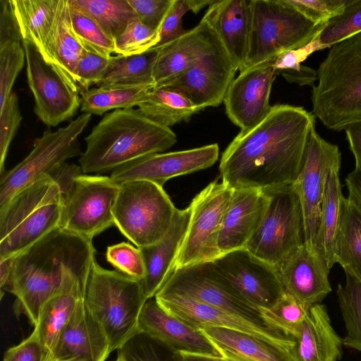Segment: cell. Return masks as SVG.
Masks as SVG:
<instances>
[{"instance_id": "obj_1", "label": "cell", "mask_w": 361, "mask_h": 361, "mask_svg": "<svg viewBox=\"0 0 361 361\" xmlns=\"http://www.w3.org/2000/svg\"><path fill=\"white\" fill-rule=\"evenodd\" d=\"M315 116L302 106H271L265 118L235 136L222 154L219 173L234 189L293 184L299 175Z\"/></svg>"}, {"instance_id": "obj_2", "label": "cell", "mask_w": 361, "mask_h": 361, "mask_svg": "<svg viewBox=\"0 0 361 361\" xmlns=\"http://www.w3.org/2000/svg\"><path fill=\"white\" fill-rule=\"evenodd\" d=\"M96 250L90 240L58 228L15 257L5 290L35 326L46 302L63 288L86 286Z\"/></svg>"}, {"instance_id": "obj_3", "label": "cell", "mask_w": 361, "mask_h": 361, "mask_svg": "<svg viewBox=\"0 0 361 361\" xmlns=\"http://www.w3.org/2000/svg\"><path fill=\"white\" fill-rule=\"evenodd\" d=\"M78 162L83 173L113 171L139 157L162 152L177 141L175 133L133 108L106 114L85 138Z\"/></svg>"}, {"instance_id": "obj_4", "label": "cell", "mask_w": 361, "mask_h": 361, "mask_svg": "<svg viewBox=\"0 0 361 361\" xmlns=\"http://www.w3.org/2000/svg\"><path fill=\"white\" fill-rule=\"evenodd\" d=\"M317 73L314 116L336 131L361 122V32L331 46Z\"/></svg>"}, {"instance_id": "obj_5", "label": "cell", "mask_w": 361, "mask_h": 361, "mask_svg": "<svg viewBox=\"0 0 361 361\" xmlns=\"http://www.w3.org/2000/svg\"><path fill=\"white\" fill-rule=\"evenodd\" d=\"M62 202L59 181L47 175L0 206V259L16 257L60 228Z\"/></svg>"}, {"instance_id": "obj_6", "label": "cell", "mask_w": 361, "mask_h": 361, "mask_svg": "<svg viewBox=\"0 0 361 361\" xmlns=\"http://www.w3.org/2000/svg\"><path fill=\"white\" fill-rule=\"evenodd\" d=\"M147 300L141 281L117 269H106L94 260L84 300L104 331L110 353L139 331V315Z\"/></svg>"}, {"instance_id": "obj_7", "label": "cell", "mask_w": 361, "mask_h": 361, "mask_svg": "<svg viewBox=\"0 0 361 361\" xmlns=\"http://www.w3.org/2000/svg\"><path fill=\"white\" fill-rule=\"evenodd\" d=\"M51 176L63 190L61 228L92 240L115 226L114 207L119 185L110 176L85 174L80 166L66 163Z\"/></svg>"}, {"instance_id": "obj_8", "label": "cell", "mask_w": 361, "mask_h": 361, "mask_svg": "<svg viewBox=\"0 0 361 361\" xmlns=\"http://www.w3.org/2000/svg\"><path fill=\"white\" fill-rule=\"evenodd\" d=\"M327 23H313L286 0H251V26L244 70L307 45Z\"/></svg>"}, {"instance_id": "obj_9", "label": "cell", "mask_w": 361, "mask_h": 361, "mask_svg": "<svg viewBox=\"0 0 361 361\" xmlns=\"http://www.w3.org/2000/svg\"><path fill=\"white\" fill-rule=\"evenodd\" d=\"M176 208L163 187L143 180L123 183L114 207L115 226L137 247L160 240Z\"/></svg>"}, {"instance_id": "obj_10", "label": "cell", "mask_w": 361, "mask_h": 361, "mask_svg": "<svg viewBox=\"0 0 361 361\" xmlns=\"http://www.w3.org/2000/svg\"><path fill=\"white\" fill-rule=\"evenodd\" d=\"M262 190L267 207L245 249L277 269L305 242L302 206L293 184Z\"/></svg>"}, {"instance_id": "obj_11", "label": "cell", "mask_w": 361, "mask_h": 361, "mask_svg": "<svg viewBox=\"0 0 361 361\" xmlns=\"http://www.w3.org/2000/svg\"><path fill=\"white\" fill-rule=\"evenodd\" d=\"M82 113L65 127L45 130L34 140L30 154L15 167L1 174L0 206L15 193L44 176L51 175L66 161L82 154L78 137L91 120Z\"/></svg>"}, {"instance_id": "obj_12", "label": "cell", "mask_w": 361, "mask_h": 361, "mask_svg": "<svg viewBox=\"0 0 361 361\" xmlns=\"http://www.w3.org/2000/svg\"><path fill=\"white\" fill-rule=\"evenodd\" d=\"M233 188L214 180L192 200L188 231L177 256L175 269L214 261L221 254L219 231Z\"/></svg>"}, {"instance_id": "obj_13", "label": "cell", "mask_w": 361, "mask_h": 361, "mask_svg": "<svg viewBox=\"0 0 361 361\" xmlns=\"http://www.w3.org/2000/svg\"><path fill=\"white\" fill-rule=\"evenodd\" d=\"M157 293L178 295L264 323L257 307L233 287L212 261L175 269Z\"/></svg>"}, {"instance_id": "obj_14", "label": "cell", "mask_w": 361, "mask_h": 361, "mask_svg": "<svg viewBox=\"0 0 361 361\" xmlns=\"http://www.w3.org/2000/svg\"><path fill=\"white\" fill-rule=\"evenodd\" d=\"M28 86L35 100L34 112L49 127L71 118L81 104L80 92L73 88L38 49L23 41Z\"/></svg>"}, {"instance_id": "obj_15", "label": "cell", "mask_w": 361, "mask_h": 361, "mask_svg": "<svg viewBox=\"0 0 361 361\" xmlns=\"http://www.w3.org/2000/svg\"><path fill=\"white\" fill-rule=\"evenodd\" d=\"M237 71L215 34L209 48L190 67L157 88L180 94L200 111L224 102Z\"/></svg>"}, {"instance_id": "obj_16", "label": "cell", "mask_w": 361, "mask_h": 361, "mask_svg": "<svg viewBox=\"0 0 361 361\" xmlns=\"http://www.w3.org/2000/svg\"><path fill=\"white\" fill-rule=\"evenodd\" d=\"M338 164H341L338 145L323 139L314 128L308 138L299 175L293 184L300 200L304 240L309 246L315 247L326 176Z\"/></svg>"}, {"instance_id": "obj_17", "label": "cell", "mask_w": 361, "mask_h": 361, "mask_svg": "<svg viewBox=\"0 0 361 361\" xmlns=\"http://www.w3.org/2000/svg\"><path fill=\"white\" fill-rule=\"evenodd\" d=\"M154 298L168 314L194 329H232L254 336L290 352L294 346L293 338L264 323L255 322L178 295L157 293Z\"/></svg>"}, {"instance_id": "obj_18", "label": "cell", "mask_w": 361, "mask_h": 361, "mask_svg": "<svg viewBox=\"0 0 361 361\" xmlns=\"http://www.w3.org/2000/svg\"><path fill=\"white\" fill-rule=\"evenodd\" d=\"M212 262L233 287L256 307H269L285 293L276 267L245 248L223 254Z\"/></svg>"}, {"instance_id": "obj_19", "label": "cell", "mask_w": 361, "mask_h": 361, "mask_svg": "<svg viewBox=\"0 0 361 361\" xmlns=\"http://www.w3.org/2000/svg\"><path fill=\"white\" fill-rule=\"evenodd\" d=\"M218 144H211L187 150L145 155L115 169L110 178L118 185L143 180L161 187L169 179L212 166L218 159Z\"/></svg>"}, {"instance_id": "obj_20", "label": "cell", "mask_w": 361, "mask_h": 361, "mask_svg": "<svg viewBox=\"0 0 361 361\" xmlns=\"http://www.w3.org/2000/svg\"><path fill=\"white\" fill-rule=\"evenodd\" d=\"M274 60L240 72L224 97L226 114L231 121L245 133L268 115L269 97L276 70Z\"/></svg>"}, {"instance_id": "obj_21", "label": "cell", "mask_w": 361, "mask_h": 361, "mask_svg": "<svg viewBox=\"0 0 361 361\" xmlns=\"http://www.w3.org/2000/svg\"><path fill=\"white\" fill-rule=\"evenodd\" d=\"M277 270L285 292L309 309L331 291L325 259L305 242Z\"/></svg>"}, {"instance_id": "obj_22", "label": "cell", "mask_w": 361, "mask_h": 361, "mask_svg": "<svg viewBox=\"0 0 361 361\" xmlns=\"http://www.w3.org/2000/svg\"><path fill=\"white\" fill-rule=\"evenodd\" d=\"M110 353L104 331L83 297L48 357L63 361H105Z\"/></svg>"}, {"instance_id": "obj_23", "label": "cell", "mask_w": 361, "mask_h": 361, "mask_svg": "<svg viewBox=\"0 0 361 361\" xmlns=\"http://www.w3.org/2000/svg\"><path fill=\"white\" fill-rule=\"evenodd\" d=\"M267 204L268 197L261 189H233L219 234L221 255L246 247L261 224Z\"/></svg>"}, {"instance_id": "obj_24", "label": "cell", "mask_w": 361, "mask_h": 361, "mask_svg": "<svg viewBox=\"0 0 361 361\" xmlns=\"http://www.w3.org/2000/svg\"><path fill=\"white\" fill-rule=\"evenodd\" d=\"M138 331L159 341L172 352L221 355L200 331L168 314L154 297L144 304L138 318Z\"/></svg>"}, {"instance_id": "obj_25", "label": "cell", "mask_w": 361, "mask_h": 361, "mask_svg": "<svg viewBox=\"0 0 361 361\" xmlns=\"http://www.w3.org/2000/svg\"><path fill=\"white\" fill-rule=\"evenodd\" d=\"M202 20L217 35L238 71H243L251 26V0H214Z\"/></svg>"}, {"instance_id": "obj_26", "label": "cell", "mask_w": 361, "mask_h": 361, "mask_svg": "<svg viewBox=\"0 0 361 361\" xmlns=\"http://www.w3.org/2000/svg\"><path fill=\"white\" fill-rule=\"evenodd\" d=\"M190 215V206L184 209H176L166 235L152 245L138 247L145 264V274L141 282L147 299L155 296L173 271Z\"/></svg>"}, {"instance_id": "obj_27", "label": "cell", "mask_w": 361, "mask_h": 361, "mask_svg": "<svg viewBox=\"0 0 361 361\" xmlns=\"http://www.w3.org/2000/svg\"><path fill=\"white\" fill-rule=\"evenodd\" d=\"M290 351L293 361H337L342 355L343 339L334 329L326 307L312 306Z\"/></svg>"}, {"instance_id": "obj_28", "label": "cell", "mask_w": 361, "mask_h": 361, "mask_svg": "<svg viewBox=\"0 0 361 361\" xmlns=\"http://www.w3.org/2000/svg\"><path fill=\"white\" fill-rule=\"evenodd\" d=\"M215 33L203 20L159 49L153 73L154 88L180 75L209 48Z\"/></svg>"}, {"instance_id": "obj_29", "label": "cell", "mask_w": 361, "mask_h": 361, "mask_svg": "<svg viewBox=\"0 0 361 361\" xmlns=\"http://www.w3.org/2000/svg\"><path fill=\"white\" fill-rule=\"evenodd\" d=\"M59 1L10 0L23 41L35 45L51 64V48L58 22Z\"/></svg>"}, {"instance_id": "obj_30", "label": "cell", "mask_w": 361, "mask_h": 361, "mask_svg": "<svg viewBox=\"0 0 361 361\" xmlns=\"http://www.w3.org/2000/svg\"><path fill=\"white\" fill-rule=\"evenodd\" d=\"M200 331L220 353L241 361H293L290 351L248 334L224 328Z\"/></svg>"}, {"instance_id": "obj_31", "label": "cell", "mask_w": 361, "mask_h": 361, "mask_svg": "<svg viewBox=\"0 0 361 361\" xmlns=\"http://www.w3.org/2000/svg\"><path fill=\"white\" fill-rule=\"evenodd\" d=\"M85 286L75 283L61 289L44 305L32 334L49 354L84 297Z\"/></svg>"}, {"instance_id": "obj_32", "label": "cell", "mask_w": 361, "mask_h": 361, "mask_svg": "<svg viewBox=\"0 0 361 361\" xmlns=\"http://www.w3.org/2000/svg\"><path fill=\"white\" fill-rule=\"evenodd\" d=\"M334 260L361 281V207L348 197L341 200Z\"/></svg>"}, {"instance_id": "obj_33", "label": "cell", "mask_w": 361, "mask_h": 361, "mask_svg": "<svg viewBox=\"0 0 361 361\" xmlns=\"http://www.w3.org/2000/svg\"><path fill=\"white\" fill-rule=\"evenodd\" d=\"M341 164L329 171L324 186L322 204L320 226L315 248L325 259L331 269L335 264L334 249L338 230L341 200L344 197L339 178Z\"/></svg>"}, {"instance_id": "obj_34", "label": "cell", "mask_w": 361, "mask_h": 361, "mask_svg": "<svg viewBox=\"0 0 361 361\" xmlns=\"http://www.w3.org/2000/svg\"><path fill=\"white\" fill-rule=\"evenodd\" d=\"M84 50L71 28L68 0H60L58 22L51 48V64L68 84L78 90L75 72Z\"/></svg>"}, {"instance_id": "obj_35", "label": "cell", "mask_w": 361, "mask_h": 361, "mask_svg": "<svg viewBox=\"0 0 361 361\" xmlns=\"http://www.w3.org/2000/svg\"><path fill=\"white\" fill-rule=\"evenodd\" d=\"M159 49L153 47L137 54L112 56L97 87L153 85L154 68Z\"/></svg>"}, {"instance_id": "obj_36", "label": "cell", "mask_w": 361, "mask_h": 361, "mask_svg": "<svg viewBox=\"0 0 361 361\" xmlns=\"http://www.w3.org/2000/svg\"><path fill=\"white\" fill-rule=\"evenodd\" d=\"M153 85L103 86L80 92V111L102 115L112 109H131L145 98Z\"/></svg>"}, {"instance_id": "obj_37", "label": "cell", "mask_w": 361, "mask_h": 361, "mask_svg": "<svg viewBox=\"0 0 361 361\" xmlns=\"http://www.w3.org/2000/svg\"><path fill=\"white\" fill-rule=\"evenodd\" d=\"M137 107L145 117L168 128L188 121L199 111L184 96L164 88H153Z\"/></svg>"}, {"instance_id": "obj_38", "label": "cell", "mask_w": 361, "mask_h": 361, "mask_svg": "<svg viewBox=\"0 0 361 361\" xmlns=\"http://www.w3.org/2000/svg\"><path fill=\"white\" fill-rule=\"evenodd\" d=\"M343 270L345 283L338 284L336 291L346 329L343 345L361 352V281L350 271Z\"/></svg>"}, {"instance_id": "obj_39", "label": "cell", "mask_w": 361, "mask_h": 361, "mask_svg": "<svg viewBox=\"0 0 361 361\" xmlns=\"http://www.w3.org/2000/svg\"><path fill=\"white\" fill-rule=\"evenodd\" d=\"M92 16L114 40L136 16L128 0H73Z\"/></svg>"}, {"instance_id": "obj_40", "label": "cell", "mask_w": 361, "mask_h": 361, "mask_svg": "<svg viewBox=\"0 0 361 361\" xmlns=\"http://www.w3.org/2000/svg\"><path fill=\"white\" fill-rule=\"evenodd\" d=\"M68 4L72 30L83 47L106 56H111L115 53V40L73 0H68Z\"/></svg>"}, {"instance_id": "obj_41", "label": "cell", "mask_w": 361, "mask_h": 361, "mask_svg": "<svg viewBox=\"0 0 361 361\" xmlns=\"http://www.w3.org/2000/svg\"><path fill=\"white\" fill-rule=\"evenodd\" d=\"M257 308L267 325L291 338L298 333L310 310L286 292L271 306Z\"/></svg>"}, {"instance_id": "obj_42", "label": "cell", "mask_w": 361, "mask_h": 361, "mask_svg": "<svg viewBox=\"0 0 361 361\" xmlns=\"http://www.w3.org/2000/svg\"><path fill=\"white\" fill-rule=\"evenodd\" d=\"M361 32V0H348L342 13L330 20L318 36L322 44L331 47Z\"/></svg>"}, {"instance_id": "obj_43", "label": "cell", "mask_w": 361, "mask_h": 361, "mask_svg": "<svg viewBox=\"0 0 361 361\" xmlns=\"http://www.w3.org/2000/svg\"><path fill=\"white\" fill-rule=\"evenodd\" d=\"M159 40L158 31L143 24L135 16L115 39V53L125 56L141 54L156 47Z\"/></svg>"}, {"instance_id": "obj_44", "label": "cell", "mask_w": 361, "mask_h": 361, "mask_svg": "<svg viewBox=\"0 0 361 361\" xmlns=\"http://www.w3.org/2000/svg\"><path fill=\"white\" fill-rule=\"evenodd\" d=\"M169 350L159 341L138 331L118 350L125 361H173Z\"/></svg>"}, {"instance_id": "obj_45", "label": "cell", "mask_w": 361, "mask_h": 361, "mask_svg": "<svg viewBox=\"0 0 361 361\" xmlns=\"http://www.w3.org/2000/svg\"><path fill=\"white\" fill-rule=\"evenodd\" d=\"M25 61L21 42H9L0 46V108L13 92V84Z\"/></svg>"}, {"instance_id": "obj_46", "label": "cell", "mask_w": 361, "mask_h": 361, "mask_svg": "<svg viewBox=\"0 0 361 361\" xmlns=\"http://www.w3.org/2000/svg\"><path fill=\"white\" fill-rule=\"evenodd\" d=\"M106 258L116 269L140 281L143 279L145 268L138 247L126 242L114 244L107 247Z\"/></svg>"}, {"instance_id": "obj_47", "label": "cell", "mask_w": 361, "mask_h": 361, "mask_svg": "<svg viewBox=\"0 0 361 361\" xmlns=\"http://www.w3.org/2000/svg\"><path fill=\"white\" fill-rule=\"evenodd\" d=\"M22 118L18 95L12 92L0 108V174L5 171L4 163L7 152Z\"/></svg>"}, {"instance_id": "obj_48", "label": "cell", "mask_w": 361, "mask_h": 361, "mask_svg": "<svg viewBox=\"0 0 361 361\" xmlns=\"http://www.w3.org/2000/svg\"><path fill=\"white\" fill-rule=\"evenodd\" d=\"M111 56H106L85 49L75 72L79 92L86 91L90 89V86L97 85L100 82Z\"/></svg>"}, {"instance_id": "obj_49", "label": "cell", "mask_w": 361, "mask_h": 361, "mask_svg": "<svg viewBox=\"0 0 361 361\" xmlns=\"http://www.w3.org/2000/svg\"><path fill=\"white\" fill-rule=\"evenodd\" d=\"M316 25L327 23L341 14L348 0H286Z\"/></svg>"}, {"instance_id": "obj_50", "label": "cell", "mask_w": 361, "mask_h": 361, "mask_svg": "<svg viewBox=\"0 0 361 361\" xmlns=\"http://www.w3.org/2000/svg\"><path fill=\"white\" fill-rule=\"evenodd\" d=\"M191 11L190 0H173L159 30V40L154 47H162L183 35L187 30L183 27L182 19Z\"/></svg>"}, {"instance_id": "obj_51", "label": "cell", "mask_w": 361, "mask_h": 361, "mask_svg": "<svg viewBox=\"0 0 361 361\" xmlns=\"http://www.w3.org/2000/svg\"><path fill=\"white\" fill-rule=\"evenodd\" d=\"M128 1L140 20L159 32L173 0H128Z\"/></svg>"}, {"instance_id": "obj_52", "label": "cell", "mask_w": 361, "mask_h": 361, "mask_svg": "<svg viewBox=\"0 0 361 361\" xmlns=\"http://www.w3.org/2000/svg\"><path fill=\"white\" fill-rule=\"evenodd\" d=\"M48 356L49 353L31 334L25 340L8 349L3 361H45Z\"/></svg>"}, {"instance_id": "obj_53", "label": "cell", "mask_w": 361, "mask_h": 361, "mask_svg": "<svg viewBox=\"0 0 361 361\" xmlns=\"http://www.w3.org/2000/svg\"><path fill=\"white\" fill-rule=\"evenodd\" d=\"M317 37L302 47L289 50L279 55L273 63L276 71H298L302 67L301 62H303L310 54L327 48L328 47L320 43Z\"/></svg>"}, {"instance_id": "obj_54", "label": "cell", "mask_w": 361, "mask_h": 361, "mask_svg": "<svg viewBox=\"0 0 361 361\" xmlns=\"http://www.w3.org/2000/svg\"><path fill=\"white\" fill-rule=\"evenodd\" d=\"M22 42L10 0H0V46L9 42Z\"/></svg>"}, {"instance_id": "obj_55", "label": "cell", "mask_w": 361, "mask_h": 361, "mask_svg": "<svg viewBox=\"0 0 361 361\" xmlns=\"http://www.w3.org/2000/svg\"><path fill=\"white\" fill-rule=\"evenodd\" d=\"M349 148L355 161V171L361 173V122L350 125L345 129Z\"/></svg>"}, {"instance_id": "obj_56", "label": "cell", "mask_w": 361, "mask_h": 361, "mask_svg": "<svg viewBox=\"0 0 361 361\" xmlns=\"http://www.w3.org/2000/svg\"><path fill=\"white\" fill-rule=\"evenodd\" d=\"M283 77L290 82H294L299 85H314L317 80V71L302 65L298 71L285 70L280 71Z\"/></svg>"}, {"instance_id": "obj_57", "label": "cell", "mask_w": 361, "mask_h": 361, "mask_svg": "<svg viewBox=\"0 0 361 361\" xmlns=\"http://www.w3.org/2000/svg\"><path fill=\"white\" fill-rule=\"evenodd\" d=\"M348 197L361 207V173L353 170L345 178Z\"/></svg>"}, {"instance_id": "obj_58", "label": "cell", "mask_w": 361, "mask_h": 361, "mask_svg": "<svg viewBox=\"0 0 361 361\" xmlns=\"http://www.w3.org/2000/svg\"><path fill=\"white\" fill-rule=\"evenodd\" d=\"M173 361H226L221 355L173 352Z\"/></svg>"}, {"instance_id": "obj_59", "label": "cell", "mask_w": 361, "mask_h": 361, "mask_svg": "<svg viewBox=\"0 0 361 361\" xmlns=\"http://www.w3.org/2000/svg\"><path fill=\"white\" fill-rule=\"evenodd\" d=\"M15 257L0 259V288L2 290L9 279Z\"/></svg>"}, {"instance_id": "obj_60", "label": "cell", "mask_w": 361, "mask_h": 361, "mask_svg": "<svg viewBox=\"0 0 361 361\" xmlns=\"http://www.w3.org/2000/svg\"><path fill=\"white\" fill-rule=\"evenodd\" d=\"M220 354L226 359V361H241L230 355L225 354V353H220Z\"/></svg>"}, {"instance_id": "obj_61", "label": "cell", "mask_w": 361, "mask_h": 361, "mask_svg": "<svg viewBox=\"0 0 361 361\" xmlns=\"http://www.w3.org/2000/svg\"><path fill=\"white\" fill-rule=\"evenodd\" d=\"M115 361H125V360L121 356L118 355V357Z\"/></svg>"}, {"instance_id": "obj_62", "label": "cell", "mask_w": 361, "mask_h": 361, "mask_svg": "<svg viewBox=\"0 0 361 361\" xmlns=\"http://www.w3.org/2000/svg\"><path fill=\"white\" fill-rule=\"evenodd\" d=\"M45 361H63V360H54V359L47 357V358L46 359Z\"/></svg>"}]
</instances>
